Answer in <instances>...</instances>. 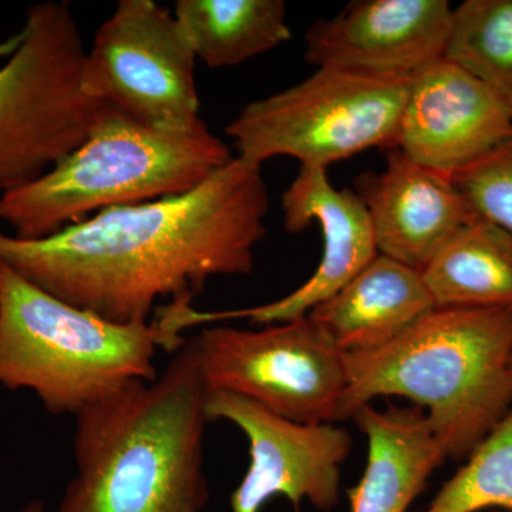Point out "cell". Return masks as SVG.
<instances>
[{"label":"cell","instance_id":"obj_1","mask_svg":"<svg viewBox=\"0 0 512 512\" xmlns=\"http://www.w3.org/2000/svg\"><path fill=\"white\" fill-rule=\"evenodd\" d=\"M262 165L234 157L194 190L100 211L46 238L0 232V265L111 322H148L215 276L249 275L266 234Z\"/></svg>","mask_w":512,"mask_h":512},{"label":"cell","instance_id":"obj_2","mask_svg":"<svg viewBox=\"0 0 512 512\" xmlns=\"http://www.w3.org/2000/svg\"><path fill=\"white\" fill-rule=\"evenodd\" d=\"M207 393L192 336L156 379L76 414V471L55 512L204 510Z\"/></svg>","mask_w":512,"mask_h":512},{"label":"cell","instance_id":"obj_3","mask_svg":"<svg viewBox=\"0 0 512 512\" xmlns=\"http://www.w3.org/2000/svg\"><path fill=\"white\" fill-rule=\"evenodd\" d=\"M345 363L338 421L376 397H404L426 414L444 456L464 460L512 406V308H436Z\"/></svg>","mask_w":512,"mask_h":512},{"label":"cell","instance_id":"obj_4","mask_svg":"<svg viewBox=\"0 0 512 512\" xmlns=\"http://www.w3.org/2000/svg\"><path fill=\"white\" fill-rule=\"evenodd\" d=\"M232 158L204 121L187 133H163L103 103L76 150L0 197V221L15 237L46 238L89 214L185 194Z\"/></svg>","mask_w":512,"mask_h":512},{"label":"cell","instance_id":"obj_5","mask_svg":"<svg viewBox=\"0 0 512 512\" xmlns=\"http://www.w3.org/2000/svg\"><path fill=\"white\" fill-rule=\"evenodd\" d=\"M157 349L177 352L156 323L100 318L0 265V386L32 390L47 412L76 416L156 379Z\"/></svg>","mask_w":512,"mask_h":512},{"label":"cell","instance_id":"obj_6","mask_svg":"<svg viewBox=\"0 0 512 512\" xmlns=\"http://www.w3.org/2000/svg\"><path fill=\"white\" fill-rule=\"evenodd\" d=\"M82 32L66 2L30 6L0 42V197L42 177L89 136L101 101L82 89Z\"/></svg>","mask_w":512,"mask_h":512},{"label":"cell","instance_id":"obj_7","mask_svg":"<svg viewBox=\"0 0 512 512\" xmlns=\"http://www.w3.org/2000/svg\"><path fill=\"white\" fill-rule=\"evenodd\" d=\"M413 79L320 67L303 82L249 103L225 133L249 163L292 157L301 167L328 170L369 148H396Z\"/></svg>","mask_w":512,"mask_h":512},{"label":"cell","instance_id":"obj_8","mask_svg":"<svg viewBox=\"0 0 512 512\" xmlns=\"http://www.w3.org/2000/svg\"><path fill=\"white\" fill-rule=\"evenodd\" d=\"M194 338L208 390L301 423L338 421L348 384L345 355L311 316L259 330L215 325Z\"/></svg>","mask_w":512,"mask_h":512},{"label":"cell","instance_id":"obj_9","mask_svg":"<svg viewBox=\"0 0 512 512\" xmlns=\"http://www.w3.org/2000/svg\"><path fill=\"white\" fill-rule=\"evenodd\" d=\"M195 64L174 13L120 0L86 52L82 89L153 130L187 133L202 121Z\"/></svg>","mask_w":512,"mask_h":512},{"label":"cell","instance_id":"obj_10","mask_svg":"<svg viewBox=\"0 0 512 512\" xmlns=\"http://www.w3.org/2000/svg\"><path fill=\"white\" fill-rule=\"evenodd\" d=\"M208 421L225 420L242 430L249 444V466L231 495V512H261L282 495L301 511L303 500L322 511L339 503L340 468L353 439L335 423L285 419L245 397L208 390Z\"/></svg>","mask_w":512,"mask_h":512},{"label":"cell","instance_id":"obj_11","mask_svg":"<svg viewBox=\"0 0 512 512\" xmlns=\"http://www.w3.org/2000/svg\"><path fill=\"white\" fill-rule=\"evenodd\" d=\"M453 10L447 0H356L313 23L305 59L318 69L413 79L446 57Z\"/></svg>","mask_w":512,"mask_h":512},{"label":"cell","instance_id":"obj_12","mask_svg":"<svg viewBox=\"0 0 512 512\" xmlns=\"http://www.w3.org/2000/svg\"><path fill=\"white\" fill-rule=\"evenodd\" d=\"M281 205L284 227L291 234L305 231L312 222H318L322 229L323 255L315 274L278 301L208 312V322L249 319L265 326L302 318L349 284L379 255L365 204L356 191L338 190L330 183L326 168L301 167L282 194Z\"/></svg>","mask_w":512,"mask_h":512},{"label":"cell","instance_id":"obj_13","mask_svg":"<svg viewBox=\"0 0 512 512\" xmlns=\"http://www.w3.org/2000/svg\"><path fill=\"white\" fill-rule=\"evenodd\" d=\"M512 137V113L481 80L447 57L410 84L396 150L453 175Z\"/></svg>","mask_w":512,"mask_h":512},{"label":"cell","instance_id":"obj_14","mask_svg":"<svg viewBox=\"0 0 512 512\" xmlns=\"http://www.w3.org/2000/svg\"><path fill=\"white\" fill-rule=\"evenodd\" d=\"M356 194L369 214L377 252L420 272L460 229L480 218L451 175L396 148L383 171L357 178Z\"/></svg>","mask_w":512,"mask_h":512},{"label":"cell","instance_id":"obj_15","mask_svg":"<svg viewBox=\"0 0 512 512\" xmlns=\"http://www.w3.org/2000/svg\"><path fill=\"white\" fill-rule=\"evenodd\" d=\"M436 308L420 271L379 254L308 315L343 355H356L389 345Z\"/></svg>","mask_w":512,"mask_h":512},{"label":"cell","instance_id":"obj_16","mask_svg":"<svg viewBox=\"0 0 512 512\" xmlns=\"http://www.w3.org/2000/svg\"><path fill=\"white\" fill-rule=\"evenodd\" d=\"M353 419L369 443L365 473L349 488L350 512H407L436 468L447 460L419 407L377 410Z\"/></svg>","mask_w":512,"mask_h":512},{"label":"cell","instance_id":"obj_17","mask_svg":"<svg viewBox=\"0 0 512 512\" xmlns=\"http://www.w3.org/2000/svg\"><path fill=\"white\" fill-rule=\"evenodd\" d=\"M421 275L437 308H512V235L478 218Z\"/></svg>","mask_w":512,"mask_h":512},{"label":"cell","instance_id":"obj_18","mask_svg":"<svg viewBox=\"0 0 512 512\" xmlns=\"http://www.w3.org/2000/svg\"><path fill=\"white\" fill-rule=\"evenodd\" d=\"M174 18L197 60L238 66L291 39L282 0H177Z\"/></svg>","mask_w":512,"mask_h":512},{"label":"cell","instance_id":"obj_19","mask_svg":"<svg viewBox=\"0 0 512 512\" xmlns=\"http://www.w3.org/2000/svg\"><path fill=\"white\" fill-rule=\"evenodd\" d=\"M446 57L493 90L512 113V0H464Z\"/></svg>","mask_w":512,"mask_h":512},{"label":"cell","instance_id":"obj_20","mask_svg":"<svg viewBox=\"0 0 512 512\" xmlns=\"http://www.w3.org/2000/svg\"><path fill=\"white\" fill-rule=\"evenodd\" d=\"M512 512V406L423 512Z\"/></svg>","mask_w":512,"mask_h":512},{"label":"cell","instance_id":"obj_21","mask_svg":"<svg viewBox=\"0 0 512 512\" xmlns=\"http://www.w3.org/2000/svg\"><path fill=\"white\" fill-rule=\"evenodd\" d=\"M451 178L481 220L512 235V137Z\"/></svg>","mask_w":512,"mask_h":512},{"label":"cell","instance_id":"obj_22","mask_svg":"<svg viewBox=\"0 0 512 512\" xmlns=\"http://www.w3.org/2000/svg\"><path fill=\"white\" fill-rule=\"evenodd\" d=\"M19 512H46L45 505L40 500L29 501Z\"/></svg>","mask_w":512,"mask_h":512},{"label":"cell","instance_id":"obj_23","mask_svg":"<svg viewBox=\"0 0 512 512\" xmlns=\"http://www.w3.org/2000/svg\"><path fill=\"white\" fill-rule=\"evenodd\" d=\"M493 512H510V511H493Z\"/></svg>","mask_w":512,"mask_h":512}]
</instances>
